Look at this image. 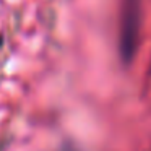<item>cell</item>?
<instances>
[{
  "instance_id": "cell-1",
  "label": "cell",
  "mask_w": 151,
  "mask_h": 151,
  "mask_svg": "<svg viewBox=\"0 0 151 151\" xmlns=\"http://www.w3.org/2000/svg\"><path fill=\"white\" fill-rule=\"evenodd\" d=\"M141 23V0H124L120 24V52L124 60H132L138 47Z\"/></svg>"
},
{
  "instance_id": "cell-2",
  "label": "cell",
  "mask_w": 151,
  "mask_h": 151,
  "mask_svg": "<svg viewBox=\"0 0 151 151\" xmlns=\"http://www.w3.org/2000/svg\"><path fill=\"white\" fill-rule=\"evenodd\" d=\"M63 151H73V150H72V148H65Z\"/></svg>"
}]
</instances>
